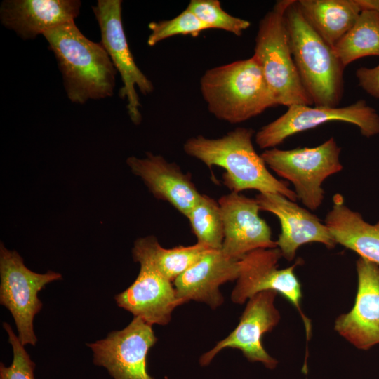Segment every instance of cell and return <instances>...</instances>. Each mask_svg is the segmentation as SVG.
Masks as SVG:
<instances>
[{"label": "cell", "instance_id": "21", "mask_svg": "<svg viewBox=\"0 0 379 379\" xmlns=\"http://www.w3.org/2000/svg\"><path fill=\"white\" fill-rule=\"evenodd\" d=\"M296 4L312 28L331 47L352 27L361 12L357 0H298Z\"/></svg>", "mask_w": 379, "mask_h": 379}, {"label": "cell", "instance_id": "13", "mask_svg": "<svg viewBox=\"0 0 379 379\" xmlns=\"http://www.w3.org/2000/svg\"><path fill=\"white\" fill-rule=\"evenodd\" d=\"M218 201L224 225L220 251L225 255L241 260L253 251L277 247L270 226L259 215L260 208L255 199L231 192Z\"/></svg>", "mask_w": 379, "mask_h": 379}, {"label": "cell", "instance_id": "25", "mask_svg": "<svg viewBox=\"0 0 379 379\" xmlns=\"http://www.w3.org/2000/svg\"><path fill=\"white\" fill-rule=\"evenodd\" d=\"M187 8L210 29H222L237 36L251 26L247 20L225 12L218 0H191Z\"/></svg>", "mask_w": 379, "mask_h": 379}, {"label": "cell", "instance_id": "23", "mask_svg": "<svg viewBox=\"0 0 379 379\" xmlns=\"http://www.w3.org/2000/svg\"><path fill=\"white\" fill-rule=\"evenodd\" d=\"M345 67L366 56H379V13L363 10L352 27L333 47Z\"/></svg>", "mask_w": 379, "mask_h": 379}, {"label": "cell", "instance_id": "5", "mask_svg": "<svg viewBox=\"0 0 379 379\" xmlns=\"http://www.w3.org/2000/svg\"><path fill=\"white\" fill-rule=\"evenodd\" d=\"M293 1H277L260 20L253 54L277 105L287 107L313 105L294 62L285 23V12Z\"/></svg>", "mask_w": 379, "mask_h": 379}, {"label": "cell", "instance_id": "11", "mask_svg": "<svg viewBox=\"0 0 379 379\" xmlns=\"http://www.w3.org/2000/svg\"><path fill=\"white\" fill-rule=\"evenodd\" d=\"M157 341L152 326L133 317L124 328L86 345L93 364L105 368L113 379H154L147 372V356Z\"/></svg>", "mask_w": 379, "mask_h": 379}, {"label": "cell", "instance_id": "9", "mask_svg": "<svg viewBox=\"0 0 379 379\" xmlns=\"http://www.w3.org/2000/svg\"><path fill=\"white\" fill-rule=\"evenodd\" d=\"M92 10L100 27V43L123 82L119 95L126 100L128 116L134 124L138 125L142 121L141 104L135 87L141 93L148 95L154 91V86L138 67L129 48L123 26L122 1L98 0Z\"/></svg>", "mask_w": 379, "mask_h": 379}, {"label": "cell", "instance_id": "20", "mask_svg": "<svg viewBox=\"0 0 379 379\" xmlns=\"http://www.w3.org/2000/svg\"><path fill=\"white\" fill-rule=\"evenodd\" d=\"M333 203L325 224L336 244L379 265V222L370 224L365 221L361 213L345 205L340 194L333 196Z\"/></svg>", "mask_w": 379, "mask_h": 379}, {"label": "cell", "instance_id": "22", "mask_svg": "<svg viewBox=\"0 0 379 379\" xmlns=\"http://www.w3.org/2000/svg\"><path fill=\"white\" fill-rule=\"evenodd\" d=\"M209 249L199 244L162 247L154 236L138 238L132 248V257L140 265L151 267L161 275L173 282L198 261Z\"/></svg>", "mask_w": 379, "mask_h": 379}, {"label": "cell", "instance_id": "6", "mask_svg": "<svg viewBox=\"0 0 379 379\" xmlns=\"http://www.w3.org/2000/svg\"><path fill=\"white\" fill-rule=\"evenodd\" d=\"M340 151L331 137L314 147H274L264 150L260 155L270 168L293 185L298 199L314 211L321 205L324 198L323 182L343 169Z\"/></svg>", "mask_w": 379, "mask_h": 379}, {"label": "cell", "instance_id": "3", "mask_svg": "<svg viewBox=\"0 0 379 379\" xmlns=\"http://www.w3.org/2000/svg\"><path fill=\"white\" fill-rule=\"evenodd\" d=\"M199 84L209 112L230 124L246 121L277 105L253 55L207 69Z\"/></svg>", "mask_w": 379, "mask_h": 379}, {"label": "cell", "instance_id": "4", "mask_svg": "<svg viewBox=\"0 0 379 379\" xmlns=\"http://www.w3.org/2000/svg\"><path fill=\"white\" fill-rule=\"evenodd\" d=\"M285 23L294 62L314 106L336 107L343 94L344 66L307 21L296 0L285 12Z\"/></svg>", "mask_w": 379, "mask_h": 379}, {"label": "cell", "instance_id": "28", "mask_svg": "<svg viewBox=\"0 0 379 379\" xmlns=\"http://www.w3.org/2000/svg\"><path fill=\"white\" fill-rule=\"evenodd\" d=\"M359 86L371 96L379 99V65L375 67H360L356 72Z\"/></svg>", "mask_w": 379, "mask_h": 379}, {"label": "cell", "instance_id": "7", "mask_svg": "<svg viewBox=\"0 0 379 379\" xmlns=\"http://www.w3.org/2000/svg\"><path fill=\"white\" fill-rule=\"evenodd\" d=\"M0 279V304L12 314L22 345L34 346L37 338L34 318L43 306L38 293L48 284L62 279L61 274L51 270L44 274L32 271L16 251L7 249L1 242Z\"/></svg>", "mask_w": 379, "mask_h": 379}, {"label": "cell", "instance_id": "29", "mask_svg": "<svg viewBox=\"0 0 379 379\" xmlns=\"http://www.w3.org/2000/svg\"><path fill=\"white\" fill-rule=\"evenodd\" d=\"M363 10L374 11L379 13V0H357Z\"/></svg>", "mask_w": 379, "mask_h": 379}, {"label": "cell", "instance_id": "2", "mask_svg": "<svg viewBox=\"0 0 379 379\" xmlns=\"http://www.w3.org/2000/svg\"><path fill=\"white\" fill-rule=\"evenodd\" d=\"M62 74L68 99L84 104L111 97L117 70L102 44L86 37L74 22L43 34Z\"/></svg>", "mask_w": 379, "mask_h": 379}, {"label": "cell", "instance_id": "24", "mask_svg": "<svg viewBox=\"0 0 379 379\" xmlns=\"http://www.w3.org/2000/svg\"><path fill=\"white\" fill-rule=\"evenodd\" d=\"M188 219L197 244L212 250H221L224 225L218 201L201 194L192 208Z\"/></svg>", "mask_w": 379, "mask_h": 379}, {"label": "cell", "instance_id": "26", "mask_svg": "<svg viewBox=\"0 0 379 379\" xmlns=\"http://www.w3.org/2000/svg\"><path fill=\"white\" fill-rule=\"evenodd\" d=\"M148 28L151 31L147 41L149 46L180 34L197 37L203 31L210 29L187 8L172 19L150 22Z\"/></svg>", "mask_w": 379, "mask_h": 379}, {"label": "cell", "instance_id": "27", "mask_svg": "<svg viewBox=\"0 0 379 379\" xmlns=\"http://www.w3.org/2000/svg\"><path fill=\"white\" fill-rule=\"evenodd\" d=\"M3 328L8 334L13 350V360L10 366L0 364V379H35V364L13 332L10 324L4 322Z\"/></svg>", "mask_w": 379, "mask_h": 379}, {"label": "cell", "instance_id": "18", "mask_svg": "<svg viewBox=\"0 0 379 379\" xmlns=\"http://www.w3.org/2000/svg\"><path fill=\"white\" fill-rule=\"evenodd\" d=\"M239 271L240 260L230 258L220 250H209L173 283L183 303L194 300L216 309L224 302L220 286L237 280Z\"/></svg>", "mask_w": 379, "mask_h": 379}, {"label": "cell", "instance_id": "10", "mask_svg": "<svg viewBox=\"0 0 379 379\" xmlns=\"http://www.w3.org/2000/svg\"><path fill=\"white\" fill-rule=\"evenodd\" d=\"M281 257L277 247L257 249L244 255L240 260L239 275L232 290L231 300L234 303L243 304L264 291L281 294L298 311L305 324L307 340H309L311 323L301 309V285L294 272L295 267L302 264V260L298 259L288 267L278 269Z\"/></svg>", "mask_w": 379, "mask_h": 379}, {"label": "cell", "instance_id": "12", "mask_svg": "<svg viewBox=\"0 0 379 379\" xmlns=\"http://www.w3.org/2000/svg\"><path fill=\"white\" fill-rule=\"evenodd\" d=\"M277 295L276 291H264L249 298L237 327L201 355L200 365L208 366L219 352L232 348L241 350L249 361L260 362L267 368L274 369L278 361L265 350L262 338L280 321V313L274 305Z\"/></svg>", "mask_w": 379, "mask_h": 379}, {"label": "cell", "instance_id": "8", "mask_svg": "<svg viewBox=\"0 0 379 379\" xmlns=\"http://www.w3.org/2000/svg\"><path fill=\"white\" fill-rule=\"evenodd\" d=\"M331 121L354 124L366 138L379 134V114L365 100H359L343 107L289 106L284 114L255 133V141L265 150L274 148L291 135Z\"/></svg>", "mask_w": 379, "mask_h": 379}, {"label": "cell", "instance_id": "16", "mask_svg": "<svg viewBox=\"0 0 379 379\" xmlns=\"http://www.w3.org/2000/svg\"><path fill=\"white\" fill-rule=\"evenodd\" d=\"M114 300L119 307L152 326L167 325L175 307L184 304L173 283L146 265H140L133 283L116 295Z\"/></svg>", "mask_w": 379, "mask_h": 379}, {"label": "cell", "instance_id": "15", "mask_svg": "<svg viewBox=\"0 0 379 379\" xmlns=\"http://www.w3.org/2000/svg\"><path fill=\"white\" fill-rule=\"evenodd\" d=\"M260 211L272 213L279 219L281 232L276 241L282 257L294 259L297 250L307 243L318 242L328 248L336 243L325 223L309 211L279 193H259L256 197Z\"/></svg>", "mask_w": 379, "mask_h": 379}, {"label": "cell", "instance_id": "17", "mask_svg": "<svg viewBox=\"0 0 379 379\" xmlns=\"http://www.w3.org/2000/svg\"><path fill=\"white\" fill-rule=\"evenodd\" d=\"M126 164L155 198L167 201L187 218L201 195L190 173H183L178 164L168 162L161 155L151 152H147L143 159L129 157Z\"/></svg>", "mask_w": 379, "mask_h": 379}, {"label": "cell", "instance_id": "1", "mask_svg": "<svg viewBox=\"0 0 379 379\" xmlns=\"http://www.w3.org/2000/svg\"><path fill=\"white\" fill-rule=\"evenodd\" d=\"M254 133L251 128L238 127L218 138L199 135L188 138L183 150L211 170L214 166L222 168V182L232 192L255 190L259 193H279L295 201V192L270 173L256 152L252 141Z\"/></svg>", "mask_w": 379, "mask_h": 379}, {"label": "cell", "instance_id": "14", "mask_svg": "<svg viewBox=\"0 0 379 379\" xmlns=\"http://www.w3.org/2000/svg\"><path fill=\"white\" fill-rule=\"evenodd\" d=\"M356 270L354 305L337 317L334 328L357 349L367 350L379 344V265L359 257Z\"/></svg>", "mask_w": 379, "mask_h": 379}, {"label": "cell", "instance_id": "19", "mask_svg": "<svg viewBox=\"0 0 379 379\" xmlns=\"http://www.w3.org/2000/svg\"><path fill=\"white\" fill-rule=\"evenodd\" d=\"M81 6L79 0H4L0 6V20L22 39H33L56 27L74 22Z\"/></svg>", "mask_w": 379, "mask_h": 379}]
</instances>
